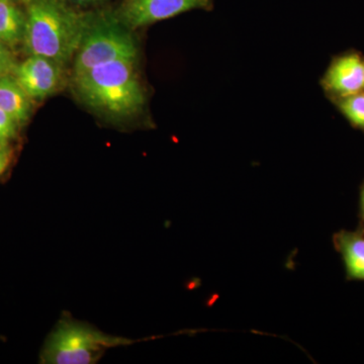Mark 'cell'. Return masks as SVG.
Returning a JSON list of instances; mask_svg holds the SVG:
<instances>
[{"label": "cell", "instance_id": "obj_1", "mask_svg": "<svg viewBox=\"0 0 364 364\" xmlns=\"http://www.w3.org/2000/svg\"><path fill=\"white\" fill-rule=\"evenodd\" d=\"M26 30L23 46L38 55L66 64L75 56L90 14L78 13L64 0H23Z\"/></svg>", "mask_w": 364, "mask_h": 364}, {"label": "cell", "instance_id": "obj_2", "mask_svg": "<svg viewBox=\"0 0 364 364\" xmlns=\"http://www.w3.org/2000/svg\"><path fill=\"white\" fill-rule=\"evenodd\" d=\"M133 60H116L74 77L79 97L92 109L124 119L142 111L145 95Z\"/></svg>", "mask_w": 364, "mask_h": 364}, {"label": "cell", "instance_id": "obj_3", "mask_svg": "<svg viewBox=\"0 0 364 364\" xmlns=\"http://www.w3.org/2000/svg\"><path fill=\"white\" fill-rule=\"evenodd\" d=\"M133 340L105 334L92 326L63 317L48 337L41 354L47 364L97 363L105 352L134 343Z\"/></svg>", "mask_w": 364, "mask_h": 364}, {"label": "cell", "instance_id": "obj_4", "mask_svg": "<svg viewBox=\"0 0 364 364\" xmlns=\"http://www.w3.org/2000/svg\"><path fill=\"white\" fill-rule=\"evenodd\" d=\"M138 46L131 28L117 14H90V23L74 56V77L116 60L138 59Z\"/></svg>", "mask_w": 364, "mask_h": 364}, {"label": "cell", "instance_id": "obj_5", "mask_svg": "<svg viewBox=\"0 0 364 364\" xmlns=\"http://www.w3.org/2000/svg\"><path fill=\"white\" fill-rule=\"evenodd\" d=\"M213 0H124L117 18L131 30L169 20L193 9H210Z\"/></svg>", "mask_w": 364, "mask_h": 364}, {"label": "cell", "instance_id": "obj_6", "mask_svg": "<svg viewBox=\"0 0 364 364\" xmlns=\"http://www.w3.org/2000/svg\"><path fill=\"white\" fill-rule=\"evenodd\" d=\"M62 66L54 60L30 55L16 65L13 76L32 100H43L56 92L61 85Z\"/></svg>", "mask_w": 364, "mask_h": 364}, {"label": "cell", "instance_id": "obj_7", "mask_svg": "<svg viewBox=\"0 0 364 364\" xmlns=\"http://www.w3.org/2000/svg\"><path fill=\"white\" fill-rule=\"evenodd\" d=\"M323 85L340 98L360 92L364 90V59L355 53L339 57L326 72Z\"/></svg>", "mask_w": 364, "mask_h": 364}, {"label": "cell", "instance_id": "obj_8", "mask_svg": "<svg viewBox=\"0 0 364 364\" xmlns=\"http://www.w3.org/2000/svg\"><path fill=\"white\" fill-rule=\"evenodd\" d=\"M333 242L343 259L347 279L364 282V232L342 230Z\"/></svg>", "mask_w": 364, "mask_h": 364}, {"label": "cell", "instance_id": "obj_9", "mask_svg": "<svg viewBox=\"0 0 364 364\" xmlns=\"http://www.w3.org/2000/svg\"><path fill=\"white\" fill-rule=\"evenodd\" d=\"M31 98L16 82L13 75L0 78V107L9 114L18 126L26 124L32 111Z\"/></svg>", "mask_w": 364, "mask_h": 364}, {"label": "cell", "instance_id": "obj_10", "mask_svg": "<svg viewBox=\"0 0 364 364\" xmlns=\"http://www.w3.org/2000/svg\"><path fill=\"white\" fill-rule=\"evenodd\" d=\"M26 14L14 0H0V40L9 46L23 43Z\"/></svg>", "mask_w": 364, "mask_h": 364}, {"label": "cell", "instance_id": "obj_11", "mask_svg": "<svg viewBox=\"0 0 364 364\" xmlns=\"http://www.w3.org/2000/svg\"><path fill=\"white\" fill-rule=\"evenodd\" d=\"M339 109L349 123L364 131V92L340 98Z\"/></svg>", "mask_w": 364, "mask_h": 364}, {"label": "cell", "instance_id": "obj_12", "mask_svg": "<svg viewBox=\"0 0 364 364\" xmlns=\"http://www.w3.org/2000/svg\"><path fill=\"white\" fill-rule=\"evenodd\" d=\"M18 124L0 107V146H7L18 133Z\"/></svg>", "mask_w": 364, "mask_h": 364}, {"label": "cell", "instance_id": "obj_13", "mask_svg": "<svg viewBox=\"0 0 364 364\" xmlns=\"http://www.w3.org/2000/svg\"><path fill=\"white\" fill-rule=\"evenodd\" d=\"M18 63L16 62L13 52L9 46L0 40V78L13 75Z\"/></svg>", "mask_w": 364, "mask_h": 364}, {"label": "cell", "instance_id": "obj_14", "mask_svg": "<svg viewBox=\"0 0 364 364\" xmlns=\"http://www.w3.org/2000/svg\"><path fill=\"white\" fill-rule=\"evenodd\" d=\"M11 159V153L9 147H7V146H0V176H1V174L6 171L7 167H9Z\"/></svg>", "mask_w": 364, "mask_h": 364}, {"label": "cell", "instance_id": "obj_15", "mask_svg": "<svg viewBox=\"0 0 364 364\" xmlns=\"http://www.w3.org/2000/svg\"><path fill=\"white\" fill-rule=\"evenodd\" d=\"M360 218H361V223H363V232H364V186L363 188V191H361V196H360Z\"/></svg>", "mask_w": 364, "mask_h": 364}, {"label": "cell", "instance_id": "obj_16", "mask_svg": "<svg viewBox=\"0 0 364 364\" xmlns=\"http://www.w3.org/2000/svg\"><path fill=\"white\" fill-rule=\"evenodd\" d=\"M75 4H81V6H87V4H97V2L104 1V0H71Z\"/></svg>", "mask_w": 364, "mask_h": 364}]
</instances>
